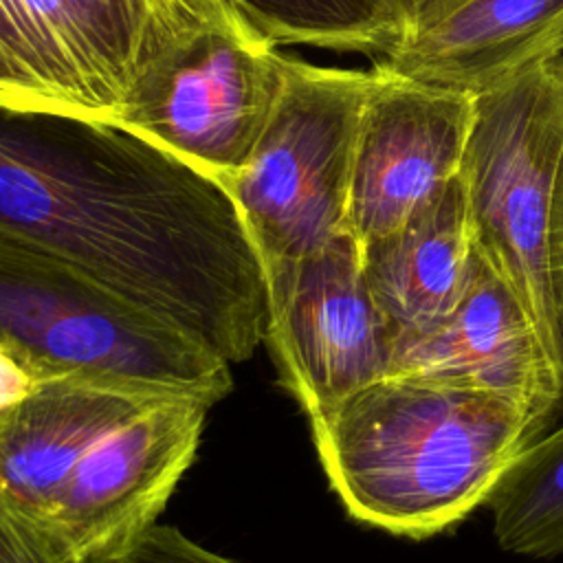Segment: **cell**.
Here are the masks:
<instances>
[{
    "label": "cell",
    "mask_w": 563,
    "mask_h": 563,
    "mask_svg": "<svg viewBox=\"0 0 563 563\" xmlns=\"http://www.w3.org/2000/svg\"><path fill=\"white\" fill-rule=\"evenodd\" d=\"M275 44L354 51L374 59L400 42L394 0H231Z\"/></svg>",
    "instance_id": "16"
},
{
    "label": "cell",
    "mask_w": 563,
    "mask_h": 563,
    "mask_svg": "<svg viewBox=\"0 0 563 563\" xmlns=\"http://www.w3.org/2000/svg\"><path fill=\"white\" fill-rule=\"evenodd\" d=\"M37 385L40 378L4 343H0V416L24 400Z\"/></svg>",
    "instance_id": "21"
},
{
    "label": "cell",
    "mask_w": 563,
    "mask_h": 563,
    "mask_svg": "<svg viewBox=\"0 0 563 563\" xmlns=\"http://www.w3.org/2000/svg\"><path fill=\"white\" fill-rule=\"evenodd\" d=\"M559 51H561V53H563V44H561V48H559Z\"/></svg>",
    "instance_id": "22"
},
{
    "label": "cell",
    "mask_w": 563,
    "mask_h": 563,
    "mask_svg": "<svg viewBox=\"0 0 563 563\" xmlns=\"http://www.w3.org/2000/svg\"><path fill=\"white\" fill-rule=\"evenodd\" d=\"M356 136L347 229L367 244L407 224L460 174L475 95L372 66Z\"/></svg>",
    "instance_id": "10"
},
{
    "label": "cell",
    "mask_w": 563,
    "mask_h": 563,
    "mask_svg": "<svg viewBox=\"0 0 563 563\" xmlns=\"http://www.w3.org/2000/svg\"><path fill=\"white\" fill-rule=\"evenodd\" d=\"M231 0H0V106L117 119L147 53Z\"/></svg>",
    "instance_id": "7"
},
{
    "label": "cell",
    "mask_w": 563,
    "mask_h": 563,
    "mask_svg": "<svg viewBox=\"0 0 563 563\" xmlns=\"http://www.w3.org/2000/svg\"><path fill=\"white\" fill-rule=\"evenodd\" d=\"M0 343L40 380L81 376L220 402L229 363L79 268L0 240Z\"/></svg>",
    "instance_id": "3"
},
{
    "label": "cell",
    "mask_w": 563,
    "mask_h": 563,
    "mask_svg": "<svg viewBox=\"0 0 563 563\" xmlns=\"http://www.w3.org/2000/svg\"><path fill=\"white\" fill-rule=\"evenodd\" d=\"M209 407L198 396L158 394L108 427L75 460L42 526L79 563L130 545L194 462Z\"/></svg>",
    "instance_id": "9"
},
{
    "label": "cell",
    "mask_w": 563,
    "mask_h": 563,
    "mask_svg": "<svg viewBox=\"0 0 563 563\" xmlns=\"http://www.w3.org/2000/svg\"><path fill=\"white\" fill-rule=\"evenodd\" d=\"M264 341L282 387L312 418L389 374L391 332L343 231L319 251L262 262Z\"/></svg>",
    "instance_id": "8"
},
{
    "label": "cell",
    "mask_w": 563,
    "mask_h": 563,
    "mask_svg": "<svg viewBox=\"0 0 563 563\" xmlns=\"http://www.w3.org/2000/svg\"><path fill=\"white\" fill-rule=\"evenodd\" d=\"M0 563H79L0 488Z\"/></svg>",
    "instance_id": "17"
},
{
    "label": "cell",
    "mask_w": 563,
    "mask_h": 563,
    "mask_svg": "<svg viewBox=\"0 0 563 563\" xmlns=\"http://www.w3.org/2000/svg\"><path fill=\"white\" fill-rule=\"evenodd\" d=\"M563 158L559 53L475 95L460 176L475 246L510 284L563 376L550 282V213Z\"/></svg>",
    "instance_id": "4"
},
{
    "label": "cell",
    "mask_w": 563,
    "mask_h": 563,
    "mask_svg": "<svg viewBox=\"0 0 563 563\" xmlns=\"http://www.w3.org/2000/svg\"><path fill=\"white\" fill-rule=\"evenodd\" d=\"M389 374L497 391L539 420L563 396V376L521 299L479 251L455 308L427 328L391 339Z\"/></svg>",
    "instance_id": "11"
},
{
    "label": "cell",
    "mask_w": 563,
    "mask_h": 563,
    "mask_svg": "<svg viewBox=\"0 0 563 563\" xmlns=\"http://www.w3.org/2000/svg\"><path fill=\"white\" fill-rule=\"evenodd\" d=\"M559 62L563 66L561 51H559ZM550 282H552V297H554V310H556L559 341L563 352V158L556 176L552 213H550Z\"/></svg>",
    "instance_id": "19"
},
{
    "label": "cell",
    "mask_w": 563,
    "mask_h": 563,
    "mask_svg": "<svg viewBox=\"0 0 563 563\" xmlns=\"http://www.w3.org/2000/svg\"><path fill=\"white\" fill-rule=\"evenodd\" d=\"M90 563H235L185 537L178 528L154 523L123 550Z\"/></svg>",
    "instance_id": "18"
},
{
    "label": "cell",
    "mask_w": 563,
    "mask_h": 563,
    "mask_svg": "<svg viewBox=\"0 0 563 563\" xmlns=\"http://www.w3.org/2000/svg\"><path fill=\"white\" fill-rule=\"evenodd\" d=\"M486 504L501 550L526 556L563 552V427L534 438L504 471Z\"/></svg>",
    "instance_id": "15"
},
{
    "label": "cell",
    "mask_w": 563,
    "mask_h": 563,
    "mask_svg": "<svg viewBox=\"0 0 563 563\" xmlns=\"http://www.w3.org/2000/svg\"><path fill=\"white\" fill-rule=\"evenodd\" d=\"M158 394L172 391L81 376L40 380L0 416V488L42 523L84 449Z\"/></svg>",
    "instance_id": "12"
},
{
    "label": "cell",
    "mask_w": 563,
    "mask_h": 563,
    "mask_svg": "<svg viewBox=\"0 0 563 563\" xmlns=\"http://www.w3.org/2000/svg\"><path fill=\"white\" fill-rule=\"evenodd\" d=\"M464 2L466 0H394L400 42L433 26Z\"/></svg>",
    "instance_id": "20"
},
{
    "label": "cell",
    "mask_w": 563,
    "mask_h": 563,
    "mask_svg": "<svg viewBox=\"0 0 563 563\" xmlns=\"http://www.w3.org/2000/svg\"><path fill=\"white\" fill-rule=\"evenodd\" d=\"M563 44V0H466L374 64L440 88L477 95L552 57Z\"/></svg>",
    "instance_id": "13"
},
{
    "label": "cell",
    "mask_w": 563,
    "mask_h": 563,
    "mask_svg": "<svg viewBox=\"0 0 563 563\" xmlns=\"http://www.w3.org/2000/svg\"><path fill=\"white\" fill-rule=\"evenodd\" d=\"M374 73L288 55L277 106L222 187L266 260L303 257L347 229L356 136Z\"/></svg>",
    "instance_id": "6"
},
{
    "label": "cell",
    "mask_w": 563,
    "mask_h": 563,
    "mask_svg": "<svg viewBox=\"0 0 563 563\" xmlns=\"http://www.w3.org/2000/svg\"><path fill=\"white\" fill-rule=\"evenodd\" d=\"M361 249L369 292L391 339L446 317L471 282L477 255L462 176L398 231Z\"/></svg>",
    "instance_id": "14"
},
{
    "label": "cell",
    "mask_w": 563,
    "mask_h": 563,
    "mask_svg": "<svg viewBox=\"0 0 563 563\" xmlns=\"http://www.w3.org/2000/svg\"><path fill=\"white\" fill-rule=\"evenodd\" d=\"M0 240L79 268L227 363L264 341V273L231 196L119 123L0 106Z\"/></svg>",
    "instance_id": "1"
},
{
    "label": "cell",
    "mask_w": 563,
    "mask_h": 563,
    "mask_svg": "<svg viewBox=\"0 0 563 563\" xmlns=\"http://www.w3.org/2000/svg\"><path fill=\"white\" fill-rule=\"evenodd\" d=\"M308 420L347 515L409 539L486 504L543 424L504 394L391 374Z\"/></svg>",
    "instance_id": "2"
},
{
    "label": "cell",
    "mask_w": 563,
    "mask_h": 563,
    "mask_svg": "<svg viewBox=\"0 0 563 563\" xmlns=\"http://www.w3.org/2000/svg\"><path fill=\"white\" fill-rule=\"evenodd\" d=\"M286 64L279 44L227 2L150 51L114 123L222 185L253 154Z\"/></svg>",
    "instance_id": "5"
}]
</instances>
